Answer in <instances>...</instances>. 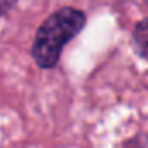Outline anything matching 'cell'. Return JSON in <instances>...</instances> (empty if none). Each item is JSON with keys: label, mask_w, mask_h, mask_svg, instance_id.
<instances>
[{"label": "cell", "mask_w": 148, "mask_h": 148, "mask_svg": "<svg viewBox=\"0 0 148 148\" xmlns=\"http://www.w3.org/2000/svg\"><path fill=\"white\" fill-rule=\"evenodd\" d=\"M86 14L73 7H63L52 12L37 30L32 56L40 68H52L59 61L63 47L82 32Z\"/></svg>", "instance_id": "1"}, {"label": "cell", "mask_w": 148, "mask_h": 148, "mask_svg": "<svg viewBox=\"0 0 148 148\" xmlns=\"http://www.w3.org/2000/svg\"><path fill=\"white\" fill-rule=\"evenodd\" d=\"M134 40L138 42V49L141 56H145V47H146V21H139V25L134 30Z\"/></svg>", "instance_id": "2"}, {"label": "cell", "mask_w": 148, "mask_h": 148, "mask_svg": "<svg viewBox=\"0 0 148 148\" xmlns=\"http://www.w3.org/2000/svg\"><path fill=\"white\" fill-rule=\"evenodd\" d=\"M16 2H18V0H0V16L9 12L16 5Z\"/></svg>", "instance_id": "3"}]
</instances>
